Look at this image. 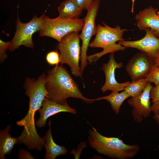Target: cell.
Returning <instances> with one entry per match:
<instances>
[{
  "label": "cell",
  "mask_w": 159,
  "mask_h": 159,
  "mask_svg": "<svg viewBox=\"0 0 159 159\" xmlns=\"http://www.w3.org/2000/svg\"><path fill=\"white\" fill-rule=\"evenodd\" d=\"M45 86L47 97L59 104H67V99L69 97L80 99L89 104L97 101L96 98H88L83 95L78 85L62 64L48 70Z\"/></svg>",
  "instance_id": "6da1fadb"
},
{
  "label": "cell",
  "mask_w": 159,
  "mask_h": 159,
  "mask_svg": "<svg viewBox=\"0 0 159 159\" xmlns=\"http://www.w3.org/2000/svg\"><path fill=\"white\" fill-rule=\"evenodd\" d=\"M88 142L98 153L110 158L118 159L132 158L138 153L137 145H129L116 137H109L100 134L94 127L89 131Z\"/></svg>",
  "instance_id": "7a4b0ae2"
},
{
  "label": "cell",
  "mask_w": 159,
  "mask_h": 159,
  "mask_svg": "<svg viewBox=\"0 0 159 159\" xmlns=\"http://www.w3.org/2000/svg\"><path fill=\"white\" fill-rule=\"evenodd\" d=\"M104 26L98 24L95 37L90 43L91 48H101L103 50L99 53L87 56V60L90 64L95 62L100 58L109 53L124 50L127 48L120 44L117 41L124 40L123 33L128 31L126 29H121L120 26L111 27L103 22Z\"/></svg>",
  "instance_id": "3957f363"
},
{
  "label": "cell",
  "mask_w": 159,
  "mask_h": 159,
  "mask_svg": "<svg viewBox=\"0 0 159 159\" xmlns=\"http://www.w3.org/2000/svg\"><path fill=\"white\" fill-rule=\"evenodd\" d=\"M84 23V18L64 19L58 16L51 19L44 14L42 27L38 32L40 36L50 37L59 42L68 33L81 31Z\"/></svg>",
  "instance_id": "277c9868"
},
{
  "label": "cell",
  "mask_w": 159,
  "mask_h": 159,
  "mask_svg": "<svg viewBox=\"0 0 159 159\" xmlns=\"http://www.w3.org/2000/svg\"><path fill=\"white\" fill-rule=\"evenodd\" d=\"M80 39L78 32L69 33L58 42L57 47L60 52V64H67L74 76L80 77L82 80V74L79 66L81 51Z\"/></svg>",
  "instance_id": "5b68a950"
},
{
  "label": "cell",
  "mask_w": 159,
  "mask_h": 159,
  "mask_svg": "<svg viewBox=\"0 0 159 159\" xmlns=\"http://www.w3.org/2000/svg\"><path fill=\"white\" fill-rule=\"evenodd\" d=\"M100 0H94L87 10V14L84 18L83 26L80 34V39L82 42L80 58V71L82 74L88 63L87 52L90 40L97 32L95 19L99 9Z\"/></svg>",
  "instance_id": "8992f818"
},
{
  "label": "cell",
  "mask_w": 159,
  "mask_h": 159,
  "mask_svg": "<svg viewBox=\"0 0 159 159\" xmlns=\"http://www.w3.org/2000/svg\"><path fill=\"white\" fill-rule=\"evenodd\" d=\"M45 13L39 17L34 15L29 22L22 23L18 16L16 21V31L11 41L9 50L12 51L21 45L32 49L34 48L32 39L33 34L41 28Z\"/></svg>",
  "instance_id": "52a82bcc"
},
{
  "label": "cell",
  "mask_w": 159,
  "mask_h": 159,
  "mask_svg": "<svg viewBox=\"0 0 159 159\" xmlns=\"http://www.w3.org/2000/svg\"><path fill=\"white\" fill-rule=\"evenodd\" d=\"M153 60L143 52L137 53L129 60L126 70L132 81L146 78L154 64Z\"/></svg>",
  "instance_id": "ba28073f"
},
{
  "label": "cell",
  "mask_w": 159,
  "mask_h": 159,
  "mask_svg": "<svg viewBox=\"0 0 159 159\" xmlns=\"http://www.w3.org/2000/svg\"><path fill=\"white\" fill-rule=\"evenodd\" d=\"M145 36L134 41H119L118 43L127 48L137 49L147 54L153 60L159 51V39L156 37L149 28L145 30Z\"/></svg>",
  "instance_id": "9c48e42d"
},
{
  "label": "cell",
  "mask_w": 159,
  "mask_h": 159,
  "mask_svg": "<svg viewBox=\"0 0 159 159\" xmlns=\"http://www.w3.org/2000/svg\"><path fill=\"white\" fill-rule=\"evenodd\" d=\"M153 86L149 84L138 96L128 100V104L133 108L132 114L135 121L141 122L144 118L150 116L152 112L150 100V91Z\"/></svg>",
  "instance_id": "30bf717a"
},
{
  "label": "cell",
  "mask_w": 159,
  "mask_h": 159,
  "mask_svg": "<svg viewBox=\"0 0 159 159\" xmlns=\"http://www.w3.org/2000/svg\"><path fill=\"white\" fill-rule=\"evenodd\" d=\"M122 66V63L117 62L115 59L113 53H111L108 62L103 63L102 67L105 78V84L101 88L103 92L107 90L118 92L123 90L130 84L129 81L119 83L116 80L115 74V69L120 68Z\"/></svg>",
  "instance_id": "8fae6325"
},
{
  "label": "cell",
  "mask_w": 159,
  "mask_h": 159,
  "mask_svg": "<svg viewBox=\"0 0 159 159\" xmlns=\"http://www.w3.org/2000/svg\"><path fill=\"white\" fill-rule=\"evenodd\" d=\"M40 117L35 123L39 128L45 126L47 119L50 117L61 112H67L76 114V110L71 107L68 104H61L50 100L46 97L44 98L42 107L38 110Z\"/></svg>",
  "instance_id": "7c38bea8"
},
{
  "label": "cell",
  "mask_w": 159,
  "mask_h": 159,
  "mask_svg": "<svg viewBox=\"0 0 159 159\" xmlns=\"http://www.w3.org/2000/svg\"><path fill=\"white\" fill-rule=\"evenodd\" d=\"M157 8L150 6L140 11L135 16L136 25L139 29L145 31L149 28L154 34L159 39V15Z\"/></svg>",
  "instance_id": "4fadbf2b"
},
{
  "label": "cell",
  "mask_w": 159,
  "mask_h": 159,
  "mask_svg": "<svg viewBox=\"0 0 159 159\" xmlns=\"http://www.w3.org/2000/svg\"><path fill=\"white\" fill-rule=\"evenodd\" d=\"M49 129L43 138V146L46 150L45 158L55 159L58 156L65 155L68 152V149L65 147L59 145L54 141L52 138L51 130V121L50 120L48 123Z\"/></svg>",
  "instance_id": "5bb4252c"
},
{
  "label": "cell",
  "mask_w": 159,
  "mask_h": 159,
  "mask_svg": "<svg viewBox=\"0 0 159 159\" xmlns=\"http://www.w3.org/2000/svg\"><path fill=\"white\" fill-rule=\"evenodd\" d=\"M11 125H8L4 130H1L0 132V158L5 159L6 155L9 154L14 146L18 144L17 138L11 137L9 133Z\"/></svg>",
  "instance_id": "9a60e30c"
},
{
  "label": "cell",
  "mask_w": 159,
  "mask_h": 159,
  "mask_svg": "<svg viewBox=\"0 0 159 159\" xmlns=\"http://www.w3.org/2000/svg\"><path fill=\"white\" fill-rule=\"evenodd\" d=\"M58 17L64 19L78 18L82 10L72 0H65L58 7Z\"/></svg>",
  "instance_id": "2e32d148"
},
{
  "label": "cell",
  "mask_w": 159,
  "mask_h": 159,
  "mask_svg": "<svg viewBox=\"0 0 159 159\" xmlns=\"http://www.w3.org/2000/svg\"><path fill=\"white\" fill-rule=\"evenodd\" d=\"M130 97L129 95L123 90L120 93L116 91H112L109 95L101 97L97 99V100H104L110 104L112 109L117 114H118L120 107L124 101Z\"/></svg>",
  "instance_id": "e0dca14e"
},
{
  "label": "cell",
  "mask_w": 159,
  "mask_h": 159,
  "mask_svg": "<svg viewBox=\"0 0 159 159\" xmlns=\"http://www.w3.org/2000/svg\"><path fill=\"white\" fill-rule=\"evenodd\" d=\"M151 83L147 78H145L135 81H132L124 89L130 95L134 98L140 95L149 84Z\"/></svg>",
  "instance_id": "ac0fdd59"
},
{
  "label": "cell",
  "mask_w": 159,
  "mask_h": 159,
  "mask_svg": "<svg viewBox=\"0 0 159 159\" xmlns=\"http://www.w3.org/2000/svg\"><path fill=\"white\" fill-rule=\"evenodd\" d=\"M146 78L151 83H153L155 85H159V66L154 63Z\"/></svg>",
  "instance_id": "d6986e66"
},
{
  "label": "cell",
  "mask_w": 159,
  "mask_h": 159,
  "mask_svg": "<svg viewBox=\"0 0 159 159\" xmlns=\"http://www.w3.org/2000/svg\"><path fill=\"white\" fill-rule=\"evenodd\" d=\"M46 59L50 65H58L60 62V55L57 51H51L47 54Z\"/></svg>",
  "instance_id": "ffe728a7"
},
{
  "label": "cell",
  "mask_w": 159,
  "mask_h": 159,
  "mask_svg": "<svg viewBox=\"0 0 159 159\" xmlns=\"http://www.w3.org/2000/svg\"><path fill=\"white\" fill-rule=\"evenodd\" d=\"M11 44V41L4 42L2 40H0V63H2L6 58L7 55L6 51L9 48Z\"/></svg>",
  "instance_id": "44dd1931"
},
{
  "label": "cell",
  "mask_w": 159,
  "mask_h": 159,
  "mask_svg": "<svg viewBox=\"0 0 159 159\" xmlns=\"http://www.w3.org/2000/svg\"><path fill=\"white\" fill-rule=\"evenodd\" d=\"M150 97L153 103L159 101V84L153 86L150 90Z\"/></svg>",
  "instance_id": "7402d4cb"
},
{
  "label": "cell",
  "mask_w": 159,
  "mask_h": 159,
  "mask_svg": "<svg viewBox=\"0 0 159 159\" xmlns=\"http://www.w3.org/2000/svg\"><path fill=\"white\" fill-rule=\"evenodd\" d=\"M82 10H87L94 0H72Z\"/></svg>",
  "instance_id": "603a6c76"
},
{
  "label": "cell",
  "mask_w": 159,
  "mask_h": 159,
  "mask_svg": "<svg viewBox=\"0 0 159 159\" xmlns=\"http://www.w3.org/2000/svg\"><path fill=\"white\" fill-rule=\"evenodd\" d=\"M86 147V143L85 142H81L79 145L78 149L77 150L73 149L71 151V153L73 154L75 159H78L83 149Z\"/></svg>",
  "instance_id": "cb8c5ba5"
},
{
  "label": "cell",
  "mask_w": 159,
  "mask_h": 159,
  "mask_svg": "<svg viewBox=\"0 0 159 159\" xmlns=\"http://www.w3.org/2000/svg\"><path fill=\"white\" fill-rule=\"evenodd\" d=\"M18 158L19 159H34L32 155L26 150L20 149L19 151Z\"/></svg>",
  "instance_id": "d4e9b609"
},
{
  "label": "cell",
  "mask_w": 159,
  "mask_h": 159,
  "mask_svg": "<svg viewBox=\"0 0 159 159\" xmlns=\"http://www.w3.org/2000/svg\"><path fill=\"white\" fill-rule=\"evenodd\" d=\"M151 108L152 112H153L154 114L159 115V101L153 103L151 105Z\"/></svg>",
  "instance_id": "484cf974"
},
{
  "label": "cell",
  "mask_w": 159,
  "mask_h": 159,
  "mask_svg": "<svg viewBox=\"0 0 159 159\" xmlns=\"http://www.w3.org/2000/svg\"><path fill=\"white\" fill-rule=\"evenodd\" d=\"M153 61L155 64L159 66V51L158 52Z\"/></svg>",
  "instance_id": "4316f807"
},
{
  "label": "cell",
  "mask_w": 159,
  "mask_h": 159,
  "mask_svg": "<svg viewBox=\"0 0 159 159\" xmlns=\"http://www.w3.org/2000/svg\"><path fill=\"white\" fill-rule=\"evenodd\" d=\"M153 118L156 122L159 124V115H157L154 114L153 116Z\"/></svg>",
  "instance_id": "83f0119b"
},
{
  "label": "cell",
  "mask_w": 159,
  "mask_h": 159,
  "mask_svg": "<svg viewBox=\"0 0 159 159\" xmlns=\"http://www.w3.org/2000/svg\"><path fill=\"white\" fill-rule=\"evenodd\" d=\"M135 0H132V5L131 11L132 13L133 12L134 8V4Z\"/></svg>",
  "instance_id": "f1b7e54d"
},
{
  "label": "cell",
  "mask_w": 159,
  "mask_h": 159,
  "mask_svg": "<svg viewBox=\"0 0 159 159\" xmlns=\"http://www.w3.org/2000/svg\"><path fill=\"white\" fill-rule=\"evenodd\" d=\"M157 14L159 15V11H157Z\"/></svg>",
  "instance_id": "f546056e"
},
{
  "label": "cell",
  "mask_w": 159,
  "mask_h": 159,
  "mask_svg": "<svg viewBox=\"0 0 159 159\" xmlns=\"http://www.w3.org/2000/svg\"><path fill=\"white\" fill-rule=\"evenodd\" d=\"M158 148L159 149V144L158 145Z\"/></svg>",
  "instance_id": "4dcf8cb0"
}]
</instances>
